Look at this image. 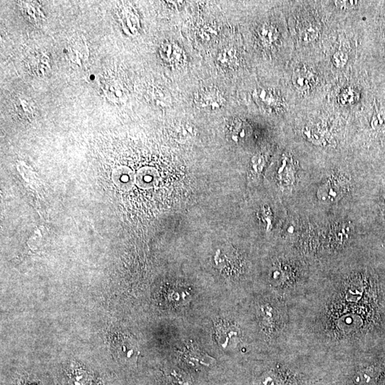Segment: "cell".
<instances>
[{
  "instance_id": "cell-9",
  "label": "cell",
  "mask_w": 385,
  "mask_h": 385,
  "mask_svg": "<svg viewBox=\"0 0 385 385\" xmlns=\"http://www.w3.org/2000/svg\"><path fill=\"white\" fill-rule=\"evenodd\" d=\"M340 193L338 185L329 181L319 189L318 197L323 201H334L340 196Z\"/></svg>"
},
{
  "instance_id": "cell-3",
  "label": "cell",
  "mask_w": 385,
  "mask_h": 385,
  "mask_svg": "<svg viewBox=\"0 0 385 385\" xmlns=\"http://www.w3.org/2000/svg\"><path fill=\"white\" fill-rule=\"evenodd\" d=\"M162 59L166 63L174 67H180L186 63V57L184 50L177 43H165L160 49Z\"/></svg>"
},
{
  "instance_id": "cell-14",
  "label": "cell",
  "mask_w": 385,
  "mask_h": 385,
  "mask_svg": "<svg viewBox=\"0 0 385 385\" xmlns=\"http://www.w3.org/2000/svg\"><path fill=\"white\" fill-rule=\"evenodd\" d=\"M348 57L346 53L343 51H338L333 57V62L337 67H343L348 62Z\"/></svg>"
},
{
  "instance_id": "cell-6",
  "label": "cell",
  "mask_w": 385,
  "mask_h": 385,
  "mask_svg": "<svg viewBox=\"0 0 385 385\" xmlns=\"http://www.w3.org/2000/svg\"><path fill=\"white\" fill-rule=\"evenodd\" d=\"M228 132L231 139L236 141H243L250 134V127L239 119H232L228 125Z\"/></svg>"
},
{
  "instance_id": "cell-1",
  "label": "cell",
  "mask_w": 385,
  "mask_h": 385,
  "mask_svg": "<svg viewBox=\"0 0 385 385\" xmlns=\"http://www.w3.org/2000/svg\"><path fill=\"white\" fill-rule=\"evenodd\" d=\"M226 99L220 90L215 88H205L195 96V103L202 111L212 112L222 109Z\"/></svg>"
},
{
  "instance_id": "cell-4",
  "label": "cell",
  "mask_w": 385,
  "mask_h": 385,
  "mask_svg": "<svg viewBox=\"0 0 385 385\" xmlns=\"http://www.w3.org/2000/svg\"><path fill=\"white\" fill-rule=\"evenodd\" d=\"M259 104L267 112L279 111L282 105L281 97L274 90L270 89H259L255 94Z\"/></svg>"
},
{
  "instance_id": "cell-8",
  "label": "cell",
  "mask_w": 385,
  "mask_h": 385,
  "mask_svg": "<svg viewBox=\"0 0 385 385\" xmlns=\"http://www.w3.org/2000/svg\"><path fill=\"white\" fill-rule=\"evenodd\" d=\"M259 40L263 45H271L279 38V31L273 26L265 24L259 29Z\"/></svg>"
},
{
  "instance_id": "cell-10",
  "label": "cell",
  "mask_w": 385,
  "mask_h": 385,
  "mask_svg": "<svg viewBox=\"0 0 385 385\" xmlns=\"http://www.w3.org/2000/svg\"><path fill=\"white\" fill-rule=\"evenodd\" d=\"M113 179L115 184L119 187H128L132 184V173L129 169L120 167L114 172Z\"/></svg>"
},
{
  "instance_id": "cell-7",
  "label": "cell",
  "mask_w": 385,
  "mask_h": 385,
  "mask_svg": "<svg viewBox=\"0 0 385 385\" xmlns=\"http://www.w3.org/2000/svg\"><path fill=\"white\" fill-rule=\"evenodd\" d=\"M293 82L298 90H308L313 85V74L305 70L296 71L293 76Z\"/></svg>"
},
{
  "instance_id": "cell-2",
  "label": "cell",
  "mask_w": 385,
  "mask_h": 385,
  "mask_svg": "<svg viewBox=\"0 0 385 385\" xmlns=\"http://www.w3.org/2000/svg\"><path fill=\"white\" fill-rule=\"evenodd\" d=\"M117 357L125 362H134L139 355L135 340L129 336H118L112 345Z\"/></svg>"
},
{
  "instance_id": "cell-12",
  "label": "cell",
  "mask_w": 385,
  "mask_h": 385,
  "mask_svg": "<svg viewBox=\"0 0 385 385\" xmlns=\"http://www.w3.org/2000/svg\"><path fill=\"white\" fill-rule=\"evenodd\" d=\"M152 172H153L151 169H144V170L139 172V175H138L139 184L142 185V186H148V185L152 184L153 181H154V177H153Z\"/></svg>"
},
{
  "instance_id": "cell-15",
  "label": "cell",
  "mask_w": 385,
  "mask_h": 385,
  "mask_svg": "<svg viewBox=\"0 0 385 385\" xmlns=\"http://www.w3.org/2000/svg\"><path fill=\"white\" fill-rule=\"evenodd\" d=\"M358 2L353 1V0H345V1H336L335 2L336 5L338 8L342 9V10H348V9L353 8L357 4Z\"/></svg>"
},
{
  "instance_id": "cell-11",
  "label": "cell",
  "mask_w": 385,
  "mask_h": 385,
  "mask_svg": "<svg viewBox=\"0 0 385 385\" xmlns=\"http://www.w3.org/2000/svg\"><path fill=\"white\" fill-rule=\"evenodd\" d=\"M357 99V93L351 88L345 89L340 94V101L343 104H352L355 103Z\"/></svg>"
},
{
  "instance_id": "cell-5",
  "label": "cell",
  "mask_w": 385,
  "mask_h": 385,
  "mask_svg": "<svg viewBox=\"0 0 385 385\" xmlns=\"http://www.w3.org/2000/svg\"><path fill=\"white\" fill-rule=\"evenodd\" d=\"M215 338L219 345L226 348L238 336V328L226 321H220L215 327Z\"/></svg>"
},
{
  "instance_id": "cell-13",
  "label": "cell",
  "mask_w": 385,
  "mask_h": 385,
  "mask_svg": "<svg viewBox=\"0 0 385 385\" xmlns=\"http://www.w3.org/2000/svg\"><path fill=\"white\" fill-rule=\"evenodd\" d=\"M318 31L315 27H310L303 31L300 35L302 42L310 43L318 37Z\"/></svg>"
}]
</instances>
